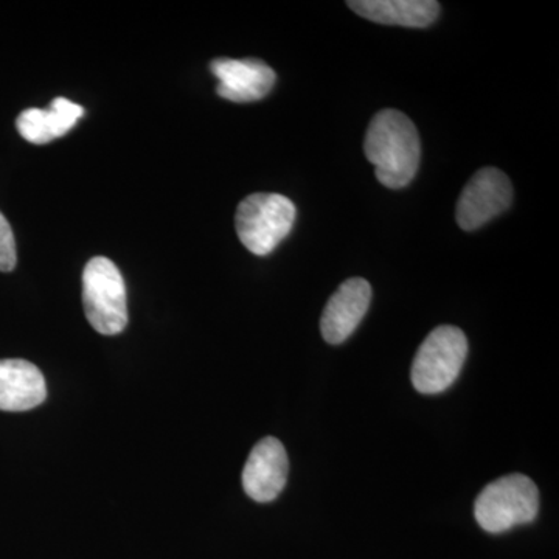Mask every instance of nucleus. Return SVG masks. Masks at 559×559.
Segmentation results:
<instances>
[{"mask_svg": "<svg viewBox=\"0 0 559 559\" xmlns=\"http://www.w3.org/2000/svg\"><path fill=\"white\" fill-rule=\"evenodd\" d=\"M16 241L9 221L0 213V272H11L16 267Z\"/></svg>", "mask_w": 559, "mask_h": 559, "instance_id": "13", "label": "nucleus"}, {"mask_svg": "<svg viewBox=\"0 0 559 559\" xmlns=\"http://www.w3.org/2000/svg\"><path fill=\"white\" fill-rule=\"evenodd\" d=\"M348 7L377 24L412 28L429 27L440 14L436 0H353Z\"/></svg>", "mask_w": 559, "mask_h": 559, "instance_id": "12", "label": "nucleus"}, {"mask_svg": "<svg viewBox=\"0 0 559 559\" xmlns=\"http://www.w3.org/2000/svg\"><path fill=\"white\" fill-rule=\"evenodd\" d=\"M83 305L95 331L116 336L128 325L127 286L119 267L106 257H95L83 272Z\"/></svg>", "mask_w": 559, "mask_h": 559, "instance_id": "4", "label": "nucleus"}, {"mask_svg": "<svg viewBox=\"0 0 559 559\" xmlns=\"http://www.w3.org/2000/svg\"><path fill=\"white\" fill-rule=\"evenodd\" d=\"M296 215V205L283 194H250L238 205L235 216L238 238L249 252L270 255L293 230Z\"/></svg>", "mask_w": 559, "mask_h": 559, "instance_id": "3", "label": "nucleus"}, {"mask_svg": "<svg viewBox=\"0 0 559 559\" xmlns=\"http://www.w3.org/2000/svg\"><path fill=\"white\" fill-rule=\"evenodd\" d=\"M288 473V454L282 441L266 437L250 451L242 469V488L255 502H272L285 488Z\"/></svg>", "mask_w": 559, "mask_h": 559, "instance_id": "7", "label": "nucleus"}, {"mask_svg": "<svg viewBox=\"0 0 559 559\" xmlns=\"http://www.w3.org/2000/svg\"><path fill=\"white\" fill-rule=\"evenodd\" d=\"M511 201L513 187L509 176L498 168H481L460 194L455 218L463 230H476L506 212Z\"/></svg>", "mask_w": 559, "mask_h": 559, "instance_id": "6", "label": "nucleus"}, {"mask_svg": "<svg viewBox=\"0 0 559 559\" xmlns=\"http://www.w3.org/2000/svg\"><path fill=\"white\" fill-rule=\"evenodd\" d=\"M539 492L527 476L510 474L487 485L476 499L474 516L488 533H503L538 516Z\"/></svg>", "mask_w": 559, "mask_h": 559, "instance_id": "2", "label": "nucleus"}, {"mask_svg": "<svg viewBox=\"0 0 559 559\" xmlns=\"http://www.w3.org/2000/svg\"><path fill=\"white\" fill-rule=\"evenodd\" d=\"M46 399V380L35 364L24 359L0 360V411H32Z\"/></svg>", "mask_w": 559, "mask_h": 559, "instance_id": "10", "label": "nucleus"}, {"mask_svg": "<svg viewBox=\"0 0 559 559\" xmlns=\"http://www.w3.org/2000/svg\"><path fill=\"white\" fill-rule=\"evenodd\" d=\"M364 151L374 165L378 180L388 189H404L417 175L421 156L418 131L400 110L384 109L373 117Z\"/></svg>", "mask_w": 559, "mask_h": 559, "instance_id": "1", "label": "nucleus"}, {"mask_svg": "<svg viewBox=\"0 0 559 559\" xmlns=\"http://www.w3.org/2000/svg\"><path fill=\"white\" fill-rule=\"evenodd\" d=\"M468 341L457 326H439L426 337L412 364V384L421 393H441L457 380Z\"/></svg>", "mask_w": 559, "mask_h": 559, "instance_id": "5", "label": "nucleus"}, {"mask_svg": "<svg viewBox=\"0 0 559 559\" xmlns=\"http://www.w3.org/2000/svg\"><path fill=\"white\" fill-rule=\"evenodd\" d=\"M213 75L218 79L219 97L234 103L259 102L266 97L274 87V70L263 61L252 60H230V58H219L210 64Z\"/></svg>", "mask_w": 559, "mask_h": 559, "instance_id": "8", "label": "nucleus"}, {"mask_svg": "<svg viewBox=\"0 0 559 559\" xmlns=\"http://www.w3.org/2000/svg\"><path fill=\"white\" fill-rule=\"evenodd\" d=\"M83 114V106L58 97L51 102L49 109H25L16 119V128L27 142L46 145L51 140L68 134Z\"/></svg>", "mask_w": 559, "mask_h": 559, "instance_id": "11", "label": "nucleus"}, {"mask_svg": "<svg viewBox=\"0 0 559 559\" xmlns=\"http://www.w3.org/2000/svg\"><path fill=\"white\" fill-rule=\"evenodd\" d=\"M370 301L371 286L367 280L348 278L342 283L320 320L323 340L334 345L347 341L369 311Z\"/></svg>", "mask_w": 559, "mask_h": 559, "instance_id": "9", "label": "nucleus"}]
</instances>
